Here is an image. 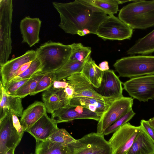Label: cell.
<instances>
[{"instance_id": "1", "label": "cell", "mask_w": 154, "mask_h": 154, "mask_svg": "<svg viewBox=\"0 0 154 154\" xmlns=\"http://www.w3.org/2000/svg\"><path fill=\"white\" fill-rule=\"evenodd\" d=\"M52 4L60 16L59 27L71 34H77L84 29L96 34L99 26L108 16L84 0L67 3L54 2Z\"/></svg>"}, {"instance_id": "2", "label": "cell", "mask_w": 154, "mask_h": 154, "mask_svg": "<svg viewBox=\"0 0 154 154\" xmlns=\"http://www.w3.org/2000/svg\"><path fill=\"white\" fill-rule=\"evenodd\" d=\"M119 11L118 17L133 29L154 26V0H132Z\"/></svg>"}, {"instance_id": "3", "label": "cell", "mask_w": 154, "mask_h": 154, "mask_svg": "<svg viewBox=\"0 0 154 154\" xmlns=\"http://www.w3.org/2000/svg\"><path fill=\"white\" fill-rule=\"evenodd\" d=\"M35 51L42 71L48 72H55L67 62L72 48L70 45L50 41L42 44Z\"/></svg>"}, {"instance_id": "4", "label": "cell", "mask_w": 154, "mask_h": 154, "mask_svg": "<svg viewBox=\"0 0 154 154\" xmlns=\"http://www.w3.org/2000/svg\"><path fill=\"white\" fill-rule=\"evenodd\" d=\"M120 77L130 78L154 75V56L132 55L117 60L113 65Z\"/></svg>"}, {"instance_id": "5", "label": "cell", "mask_w": 154, "mask_h": 154, "mask_svg": "<svg viewBox=\"0 0 154 154\" xmlns=\"http://www.w3.org/2000/svg\"><path fill=\"white\" fill-rule=\"evenodd\" d=\"M13 12L12 0H0V66L8 61L12 51L11 32Z\"/></svg>"}, {"instance_id": "6", "label": "cell", "mask_w": 154, "mask_h": 154, "mask_svg": "<svg viewBox=\"0 0 154 154\" xmlns=\"http://www.w3.org/2000/svg\"><path fill=\"white\" fill-rule=\"evenodd\" d=\"M103 133L92 132L69 145L71 154H112L111 148Z\"/></svg>"}, {"instance_id": "7", "label": "cell", "mask_w": 154, "mask_h": 154, "mask_svg": "<svg viewBox=\"0 0 154 154\" xmlns=\"http://www.w3.org/2000/svg\"><path fill=\"white\" fill-rule=\"evenodd\" d=\"M133 29L119 17L109 15L99 26L96 35L105 40H122L130 39Z\"/></svg>"}, {"instance_id": "8", "label": "cell", "mask_w": 154, "mask_h": 154, "mask_svg": "<svg viewBox=\"0 0 154 154\" xmlns=\"http://www.w3.org/2000/svg\"><path fill=\"white\" fill-rule=\"evenodd\" d=\"M122 84L123 89L133 98L143 102L154 99V75L131 78Z\"/></svg>"}, {"instance_id": "9", "label": "cell", "mask_w": 154, "mask_h": 154, "mask_svg": "<svg viewBox=\"0 0 154 154\" xmlns=\"http://www.w3.org/2000/svg\"><path fill=\"white\" fill-rule=\"evenodd\" d=\"M141 128L128 122L114 132L108 141L112 154H127Z\"/></svg>"}, {"instance_id": "10", "label": "cell", "mask_w": 154, "mask_h": 154, "mask_svg": "<svg viewBox=\"0 0 154 154\" xmlns=\"http://www.w3.org/2000/svg\"><path fill=\"white\" fill-rule=\"evenodd\" d=\"M133 104L131 97L123 96L114 100L98 122L97 132L103 134L108 127L132 109Z\"/></svg>"}, {"instance_id": "11", "label": "cell", "mask_w": 154, "mask_h": 154, "mask_svg": "<svg viewBox=\"0 0 154 154\" xmlns=\"http://www.w3.org/2000/svg\"><path fill=\"white\" fill-rule=\"evenodd\" d=\"M22 137L14 126L11 110L0 121V154H5L10 149H15Z\"/></svg>"}, {"instance_id": "12", "label": "cell", "mask_w": 154, "mask_h": 154, "mask_svg": "<svg viewBox=\"0 0 154 154\" xmlns=\"http://www.w3.org/2000/svg\"><path fill=\"white\" fill-rule=\"evenodd\" d=\"M122 83L114 71L109 69L104 71L100 87L94 88L102 96L114 101L123 97Z\"/></svg>"}, {"instance_id": "13", "label": "cell", "mask_w": 154, "mask_h": 154, "mask_svg": "<svg viewBox=\"0 0 154 154\" xmlns=\"http://www.w3.org/2000/svg\"><path fill=\"white\" fill-rule=\"evenodd\" d=\"M36 58L35 51L28 50L23 54L8 60L1 66V82L3 87L13 78L14 73L23 64L32 61Z\"/></svg>"}, {"instance_id": "14", "label": "cell", "mask_w": 154, "mask_h": 154, "mask_svg": "<svg viewBox=\"0 0 154 154\" xmlns=\"http://www.w3.org/2000/svg\"><path fill=\"white\" fill-rule=\"evenodd\" d=\"M66 79L67 82L73 87L74 91L72 98L88 97L103 100H110L100 95L81 72L74 74Z\"/></svg>"}, {"instance_id": "15", "label": "cell", "mask_w": 154, "mask_h": 154, "mask_svg": "<svg viewBox=\"0 0 154 154\" xmlns=\"http://www.w3.org/2000/svg\"><path fill=\"white\" fill-rule=\"evenodd\" d=\"M42 99L47 112L51 114L69 105L71 99L67 96L64 89H56L52 86L42 94Z\"/></svg>"}, {"instance_id": "16", "label": "cell", "mask_w": 154, "mask_h": 154, "mask_svg": "<svg viewBox=\"0 0 154 154\" xmlns=\"http://www.w3.org/2000/svg\"><path fill=\"white\" fill-rule=\"evenodd\" d=\"M101 116L96 113L87 110L81 113L76 111L70 105L55 110L51 114V118L59 123L68 122L79 119H89L99 121Z\"/></svg>"}, {"instance_id": "17", "label": "cell", "mask_w": 154, "mask_h": 154, "mask_svg": "<svg viewBox=\"0 0 154 154\" xmlns=\"http://www.w3.org/2000/svg\"><path fill=\"white\" fill-rule=\"evenodd\" d=\"M59 128L56 121L50 118L47 112L25 131L29 133L36 140H46Z\"/></svg>"}, {"instance_id": "18", "label": "cell", "mask_w": 154, "mask_h": 154, "mask_svg": "<svg viewBox=\"0 0 154 154\" xmlns=\"http://www.w3.org/2000/svg\"><path fill=\"white\" fill-rule=\"evenodd\" d=\"M42 21L38 18L26 17L20 21V29L22 35V43L32 47L39 42V33Z\"/></svg>"}, {"instance_id": "19", "label": "cell", "mask_w": 154, "mask_h": 154, "mask_svg": "<svg viewBox=\"0 0 154 154\" xmlns=\"http://www.w3.org/2000/svg\"><path fill=\"white\" fill-rule=\"evenodd\" d=\"M22 98L7 94L1 82L0 85V121L9 110H13L18 117H21L23 112Z\"/></svg>"}, {"instance_id": "20", "label": "cell", "mask_w": 154, "mask_h": 154, "mask_svg": "<svg viewBox=\"0 0 154 154\" xmlns=\"http://www.w3.org/2000/svg\"><path fill=\"white\" fill-rule=\"evenodd\" d=\"M113 101L91 97H75L71 98L70 105L73 106H81L101 116Z\"/></svg>"}, {"instance_id": "21", "label": "cell", "mask_w": 154, "mask_h": 154, "mask_svg": "<svg viewBox=\"0 0 154 154\" xmlns=\"http://www.w3.org/2000/svg\"><path fill=\"white\" fill-rule=\"evenodd\" d=\"M47 112L43 102L35 101L23 112L20 122L25 131L32 126Z\"/></svg>"}, {"instance_id": "22", "label": "cell", "mask_w": 154, "mask_h": 154, "mask_svg": "<svg viewBox=\"0 0 154 154\" xmlns=\"http://www.w3.org/2000/svg\"><path fill=\"white\" fill-rule=\"evenodd\" d=\"M154 152V142L141 127L127 154H149Z\"/></svg>"}, {"instance_id": "23", "label": "cell", "mask_w": 154, "mask_h": 154, "mask_svg": "<svg viewBox=\"0 0 154 154\" xmlns=\"http://www.w3.org/2000/svg\"><path fill=\"white\" fill-rule=\"evenodd\" d=\"M35 154H71L69 145L46 140H36Z\"/></svg>"}, {"instance_id": "24", "label": "cell", "mask_w": 154, "mask_h": 154, "mask_svg": "<svg viewBox=\"0 0 154 154\" xmlns=\"http://www.w3.org/2000/svg\"><path fill=\"white\" fill-rule=\"evenodd\" d=\"M104 71L100 70L90 55L87 59L81 73L95 88L100 85Z\"/></svg>"}, {"instance_id": "25", "label": "cell", "mask_w": 154, "mask_h": 154, "mask_svg": "<svg viewBox=\"0 0 154 154\" xmlns=\"http://www.w3.org/2000/svg\"><path fill=\"white\" fill-rule=\"evenodd\" d=\"M154 52V30L142 38L127 51V54L131 56L137 54L146 55Z\"/></svg>"}, {"instance_id": "26", "label": "cell", "mask_w": 154, "mask_h": 154, "mask_svg": "<svg viewBox=\"0 0 154 154\" xmlns=\"http://www.w3.org/2000/svg\"><path fill=\"white\" fill-rule=\"evenodd\" d=\"M87 59L82 61H68L63 66L55 72L56 81H60L74 74L81 72Z\"/></svg>"}, {"instance_id": "27", "label": "cell", "mask_w": 154, "mask_h": 154, "mask_svg": "<svg viewBox=\"0 0 154 154\" xmlns=\"http://www.w3.org/2000/svg\"><path fill=\"white\" fill-rule=\"evenodd\" d=\"M85 1L103 11L109 15H113L119 11V5L131 0H84Z\"/></svg>"}, {"instance_id": "28", "label": "cell", "mask_w": 154, "mask_h": 154, "mask_svg": "<svg viewBox=\"0 0 154 154\" xmlns=\"http://www.w3.org/2000/svg\"><path fill=\"white\" fill-rule=\"evenodd\" d=\"M48 72L40 71L32 77L12 96L23 98L30 95L35 90L42 78Z\"/></svg>"}, {"instance_id": "29", "label": "cell", "mask_w": 154, "mask_h": 154, "mask_svg": "<svg viewBox=\"0 0 154 154\" xmlns=\"http://www.w3.org/2000/svg\"><path fill=\"white\" fill-rule=\"evenodd\" d=\"M70 45L72 52L68 61H83L91 55V50L90 47L84 46L81 43H73Z\"/></svg>"}, {"instance_id": "30", "label": "cell", "mask_w": 154, "mask_h": 154, "mask_svg": "<svg viewBox=\"0 0 154 154\" xmlns=\"http://www.w3.org/2000/svg\"><path fill=\"white\" fill-rule=\"evenodd\" d=\"M56 81V77L55 72H48L40 80L34 91L30 95H34L46 91L51 87Z\"/></svg>"}, {"instance_id": "31", "label": "cell", "mask_w": 154, "mask_h": 154, "mask_svg": "<svg viewBox=\"0 0 154 154\" xmlns=\"http://www.w3.org/2000/svg\"><path fill=\"white\" fill-rule=\"evenodd\" d=\"M47 140L67 145L75 142L76 140L64 128L59 129Z\"/></svg>"}, {"instance_id": "32", "label": "cell", "mask_w": 154, "mask_h": 154, "mask_svg": "<svg viewBox=\"0 0 154 154\" xmlns=\"http://www.w3.org/2000/svg\"><path fill=\"white\" fill-rule=\"evenodd\" d=\"M42 71L41 63L36 57L31 62L29 67L23 73L11 80H19L31 78L38 72Z\"/></svg>"}, {"instance_id": "33", "label": "cell", "mask_w": 154, "mask_h": 154, "mask_svg": "<svg viewBox=\"0 0 154 154\" xmlns=\"http://www.w3.org/2000/svg\"><path fill=\"white\" fill-rule=\"evenodd\" d=\"M135 115L131 109L128 112L116 120L112 125L108 127L104 131V135L115 132L121 127L128 122Z\"/></svg>"}, {"instance_id": "34", "label": "cell", "mask_w": 154, "mask_h": 154, "mask_svg": "<svg viewBox=\"0 0 154 154\" xmlns=\"http://www.w3.org/2000/svg\"><path fill=\"white\" fill-rule=\"evenodd\" d=\"M31 78L10 81L5 86L3 87L6 92L12 95Z\"/></svg>"}, {"instance_id": "35", "label": "cell", "mask_w": 154, "mask_h": 154, "mask_svg": "<svg viewBox=\"0 0 154 154\" xmlns=\"http://www.w3.org/2000/svg\"><path fill=\"white\" fill-rule=\"evenodd\" d=\"M140 125L154 142V128L150 125L148 121L142 120L140 122Z\"/></svg>"}, {"instance_id": "36", "label": "cell", "mask_w": 154, "mask_h": 154, "mask_svg": "<svg viewBox=\"0 0 154 154\" xmlns=\"http://www.w3.org/2000/svg\"><path fill=\"white\" fill-rule=\"evenodd\" d=\"M11 111L14 126L20 134L23 137L25 131L24 128L21 124L20 121L14 112L13 110H11Z\"/></svg>"}, {"instance_id": "37", "label": "cell", "mask_w": 154, "mask_h": 154, "mask_svg": "<svg viewBox=\"0 0 154 154\" xmlns=\"http://www.w3.org/2000/svg\"><path fill=\"white\" fill-rule=\"evenodd\" d=\"M32 61L26 63L22 65L14 74L13 78L21 74L30 66Z\"/></svg>"}, {"instance_id": "38", "label": "cell", "mask_w": 154, "mask_h": 154, "mask_svg": "<svg viewBox=\"0 0 154 154\" xmlns=\"http://www.w3.org/2000/svg\"><path fill=\"white\" fill-rule=\"evenodd\" d=\"M69 85L67 82L56 81L52 86L56 89H65Z\"/></svg>"}, {"instance_id": "39", "label": "cell", "mask_w": 154, "mask_h": 154, "mask_svg": "<svg viewBox=\"0 0 154 154\" xmlns=\"http://www.w3.org/2000/svg\"><path fill=\"white\" fill-rule=\"evenodd\" d=\"M64 91L68 97L71 99L75 93L73 87L69 84L68 86L64 89Z\"/></svg>"}, {"instance_id": "40", "label": "cell", "mask_w": 154, "mask_h": 154, "mask_svg": "<svg viewBox=\"0 0 154 154\" xmlns=\"http://www.w3.org/2000/svg\"><path fill=\"white\" fill-rule=\"evenodd\" d=\"M99 67L101 70L105 71L109 69L108 63L107 61H103L99 64Z\"/></svg>"}, {"instance_id": "41", "label": "cell", "mask_w": 154, "mask_h": 154, "mask_svg": "<svg viewBox=\"0 0 154 154\" xmlns=\"http://www.w3.org/2000/svg\"><path fill=\"white\" fill-rule=\"evenodd\" d=\"M148 121L152 127L154 126V117L150 119Z\"/></svg>"}, {"instance_id": "42", "label": "cell", "mask_w": 154, "mask_h": 154, "mask_svg": "<svg viewBox=\"0 0 154 154\" xmlns=\"http://www.w3.org/2000/svg\"><path fill=\"white\" fill-rule=\"evenodd\" d=\"M15 149H12L9 150L5 154H14Z\"/></svg>"}, {"instance_id": "43", "label": "cell", "mask_w": 154, "mask_h": 154, "mask_svg": "<svg viewBox=\"0 0 154 154\" xmlns=\"http://www.w3.org/2000/svg\"><path fill=\"white\" fill-rule=\"evenodd\" d=\"M154 154V153H150V154Z\"/></svg>"}, {"instance_id": "44", "label": "cell", "mask_w": 154, "mask_h": 154, "mask_svg": "<svg viewBox=\"0 0 154 154\" xmlns=\"http://www.w3.org/2000/svg\"><path fill=\"white\" fill-rule=\"evenodd\" d=\"M30 154H35H35H33V153H30Z\"/></svg>"}, {"instance_id": "45", "label": "cell", "mask_w": 154, "mask_h": 154, "mask_svg": "<svg viewBox=\"0 0 154 154\" xmlns=\"http://www.w3.org/2000/svg\"><path fill=\"white\" fill-rule=\"evenodd\" d=\"M154 128V126L152 127Z\"/></svg>"}]
</instances>
